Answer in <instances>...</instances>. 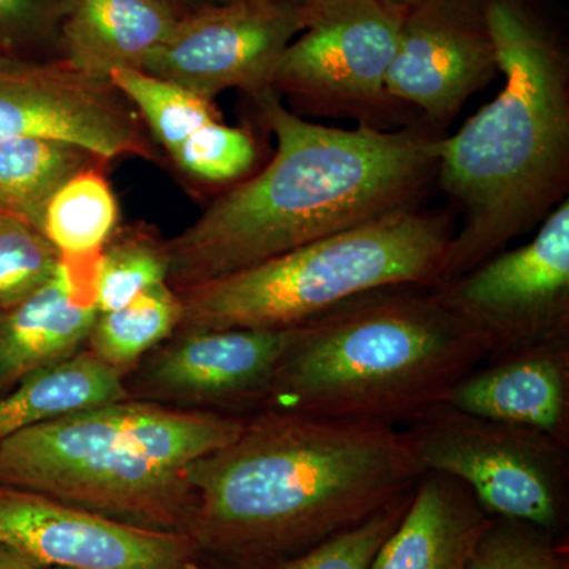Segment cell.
Wrapping results in <instances>:
<instances>
[{
	"instance_id": "d6986e66",
	"label": "cell",
	"mask_w": 569,
	"mask_h": 569,
	"mask_svg": "<svg viewBox=\"0 0 569 569\" xmlns=\"http://www.w3.org/2000/svg\"><path fill=\"white\" fill-rule=\"evenodd\" d=\"M132 399L126 377L89 350L21 378L0 396V441L73 411Z\"/></svg>"
},
{
	"instance_id": "44dd1931",
	"label": "cell",
	"mask_w": 569,
	"mask_h": 569,
	"mask_svg": "<svg viewBox=\"0 0 569 569\" xmlns=\"http://www.w3.org/2000/svg\"><path fill=\"white\" fill-rule=\"evenodd\" d=\"M181 299L167 282L156 284L129 305L99 313L89 335L88 350L127 378L181 323Z\"/></svg>"
},
{
	"instance_id": "d6a6232c",
	"label": "cell",
	"mask_w": 569,
	"mask_h": 569,
	"mask_svg": "<svg viewBox=\"0 0 569 569\" xmlns=\"http://www.w3.org/2000/svg\"><path fill=\"white\" fill-rule=\"evenodd\" d=\"M284 2L302 3V6H309V3L316 2V0H284Z\"/></svg>"
},
{
	"instance_id": "f1b7e54d",
	"label": "cell",
	"mask_w": 569,
	"mask_h": 569,
	"mask_svg": "<svg viewBox=\"0 0 569 569\" xmlns=\"http://www.w3.org/2000/svg\"><path fill=\"white\" fill-rule=\"evenodd\" d=\"M71 0H0V56L58 40Z\"/></svg>"
},
{
	"instance_id": "3957f363",
	"label": "cell",
	"mask_w": 569,
	"mask_h": 569,
	"mask_svg": "<svg viewBox=\"0 0 569 569\" xmlns=\"http://www.w3.org/2000/svg\"><path fill=\"white\" fill-rule=\"evenodd\" d=\"M486 14L505 82L441 138L436 182L460 216L441 282L503 252L568 198L567 51L526 0H486Z\"/></svg>"
},
{
	"instance_id": "52a82bcc",
	"label": "cell",
	"mask_w": 569,
	"mask_h": 569,
	"mask_svg": "<svg viewBox=\"0 0 569 569\" xmlns=\"http://www.w3.org/2000/svg\"><path fill=\"white\" fill-rule=\"evenodd\" d=\"M406 10L385 0L310 3L305 31L276 63L272 91L302 118L351 119L387 130L415 122L387 91Z\"/></svg>"
},
{
	"instance_id": "1f68e13d",
	"label": "cell",
	"mask_w": 569,
	"mask_h": 569,
	"mask_svg": "<svg viewBox=\"0 0 569 569\" xmlns=\"http://www.w3.org/2000/svg\"><path fill=\"white\" fill-rule=\"evenodd\" d=\"M385 2L392 3L397 7H408L410 3L417 2V0H385Z\"/></svg>"
},
{
	"instance_id": "d4e9b609",
	"label": "cell",
	"mask_w": 569,
	"mask_h": 569,
	"mask_svg": "<svg viewBox=\"0 0 569 569\" xmlns=\"http://www.w3.org/2000/svg\"><path fill=\"white\" fill-rule=\"evenodd\" d=\"M183 174L206 183L241 182L257 162L253 134L244 127L212 121L200 127L170 153Z\"/></svg>"
},
{
	"instance_id": "ac0fdd59",
	"label": "cell",
	"mask_w": 569,
	"mask_h": 569,
	"mask_svg": "<svg viewBox=\"0 0 569 569\" xmlns=\"http://www.w3.org/2000/svg\"><path fill=\"white\" fill-rule=\"evenodd\" d=\"M97 316L96 306L74 298L59 261L54 274L33 293L0 310V391L84 350Z\"/></svg>"
},
{
	"instance_id": "30bf717a",
	"label": "cell",
	"mask_w": 569,
	"mask_h": 569,
	"mask_svg": "<svg viewBox=\"0 0 569 569\" xmlns=\"http://www.w3.org/2000/svg\"><path fill=\"white\" fill-rule=\"evenodd\" d=\"M309 17L310 3H209L183 13L141 70L178 82L212 102L230 89L257 99L271 91L277 61L284 48L305 31Z\"/></svg>"
},
{
	"instance_id": "5b68a950",
	"label": "cell",
	"mask_w": 569,
	"mask_h": 569,
	"mask_svg": "<svg viewBox=\"0 0 569 569\" xmlns=\"http://www.w3.org/2000/svg\"><path fill=\"white\" fill-rule=\"evenodd\" d=\"M244 426L233 415L132 399L86 408L0 441V485L187 533L193 492L186 468L230 445Z\"/></svg>"
},
{
	"instance_id": "484cf974",
	"label": "cell",
	"mask_w": 569,
	"mask_h": 569,
	"mask_svg": "<svg viewBox=\"0 0 569 569\" xmlns=\"http://www.w3.org/2000/svg\"><path fill=\"white\" fill-rule=\"evenodd\" d=\"M61 253L39 228L0 211V310L17 306L58 269Z\"/></svg>"
},
{
	"instance_id": "603a6c76",
	"label": "cell",
	"mask_w": 569,
	"mask_h": 569,
	"mask_svg": "<svg viewBox=\"0 0 569 569\" xmlns=\"http://www.w3.org/2000/svg\"><path fill=\"white\" fill-rule=\"evenodd\" d=\"M108 78L129 100L153 141L162 146L168 156L200 127L220 119L212 100L178 82L134 69L114 70Z\"/></svg>"
},
{
	"instance_id": "5bb4252c",
	"label": "cell",
	"mask_w": 569,
	"mask_h": 569,
	"mask_svg": "<svg viewBox=\"0 0 569 569\" xmlns=\"http://www.w3.org/2000/svg\"><path fill=\"white\" fill-rule=\"evenodd\" d=\"M299 331L301 325L174 332L138 365L134 395L183 403L193 410L223 413L254 408L258 413L277 367Z\"/></svg>"
},
{
	"instance_id": "4fadbf2b",
	"label": "cell",
	"mask_w": 569,
	"mask_h": 569,
	"mask_svg": "<svg viewBox=\"0 0 569 569\" xmlns=\"http://www.w3.org/2000/svg\"><path fill=\"white\" fill-rule=\"evenodd\" d=\"M0 542L61 569H208L192 538L0 485Z\"/></svg>"
},
{
	"instance_id": "7402d4cb",
	"label": "cell",
	"mask_w": 569,
	"mask_h": 569,
	"mask_svg": "<svg viewBox=\"0 0 569 569\" xmlns=\"http://www.w3.org/2000/svg\"><path fill=\"white\" fill-rule=\"evenodd\" d=\"M102 164L71 178L44 209L41 233L61 257L102 252L118 231L119 204Z\"/></svg>"
},
{
	"instance_id": "7a4b0ae2",
	"label": "cell",
	"mask_w": 569,
	"mask_h": 569,
	"mask_svg": "<svg viewBox=\"0 0 569 569\" xmlns=\"http://www.w3.org/2000/svg\"><path fill=\"white\" fill-rule=\"evenodd\" d=\"M252 102L276 137L274 157L164 241L174 291L422 203L436 182L445 132L422 119L340 129L296 114L272 89Z\"/></svg>"
},
{
	"instance_id": "ba28073f",
	"label": "cell",
	"mask_w": 569,
	"mask_h": 569,
	"mask_svg": "<svg viewBox=\"0 0 569 569\" xmlns=\"http://www.w3.org/2000/svg\"><path fill=\"white\" fill-rule=\"evenodd\" d=\"M426 471L463 482L492 518L518 520L556 537L569 507V447L537 430L440 406L403 427Z\"/></svg>"
},
{
	"instance_id": "e0dca14e",
	"label": "cell",
	"mask_w": 569,
	"mask_h": 569,
	"mask_svg": "<svg viewBox=\"0 0 569 569\" xmlns=\"http://www.w3.org/2000/svg\"><path fill=\"white\" fill-rule=\"evenodd\" d=\"M183 13L171 0H71L59 28L61 59L103 78L141 70Z\"/></svg>"
},
{
	"instance_id": "2e32d148",
	"label": "cell",
	"mask_w": 569,
	"mask_h": 569,
	"mask_svg": "<svg viewBox=\"0 0 569 569\" xmlns=\"http://www.w3.org/2000/svg\"><path fill=\"white\" fill-rule=\"evenodd\" d=\"M490 520L463 482L426 471L370 569H467Z\"/></svg>"
},
{
	"instance_id": "9c48e42d",
	"label": "cell",
	"mask_w": 569,
	"mask_h": 569,
	"mask_svg": "<svg viewBox=\"0 0 569 569\" xmlns=\"http://www.w3.org/2000/svg\"><path fill=\"white\" fill-rule=\"evenodd\" d=\"M436 288L449 309L486 337L489 358L569 339L568 198L527 244Z\"/></svg>"
},
{
	"instance_id": "9a60e30c",
	"label": "cell",
	"mask_w": 569,
	"mask_h": 569,
	"mask_svg": "<svg viewBox=\"0 0 569 569\" xmlns=\"http://www.w3.org/2000/svg\"><path fill=\"white\" fill-rule=\"evenodd\" d=\"M443 406L569 447V339L486 359L460 378Z\"/></svg>"
},
{
	"instance_id": "f546056e",
	"label": "cell",
	"mask_w": 569,
	"mask_h": 569,
	"mask_svg": "<svg viewBox=\"0 0 569 569\" xmlns=\"http://www.w3.org/2000/svg\"><path fill=\"white\" fill-rule=\"evenodd\" d=\"M0 569H61L54 567H47V565L39 563L24 556L20 550L10 548V546L0 542Z\"/></svg>"
},
{
	"instance_id": "8992f818",
	"label": "cell",
	"mask_w": 569,
	"mask_h": 569,
	"mask_svg": "<svg viewBox=\"0 0 569 569\" xmlns=\"http://www.w3.org/2000/svg\"><path fill=\"white\" fill-rule=\"evenodd\" d=\"M456 227L455 211L408 206L186 288L176 332L291 328L377 288L438 284Z\"/></svg>"
},
{
	"instance_id": "6da1fadb",
	"label": "cell",
	"mask_w": 569,
	"mask_h": 569,
	"mask_svg": "<svg viewBox=\"0 0 569 569\" xmlns=\"http://www.w3.org/2000/svg\"><path fill=\"white\" fill-rule=\"evenodd\" d=\"M422 475L402 429L258 411L186 468L187 533L231 567L269 569L365 522Z\"/></svg>"
},
{
	"instance_id": "7c38bea8",
	"label": "cell",
	"mask_w": 569,
	"mask_h": 569,
	"mask_svg": "<svg viewBox=\"0 0 569 569\" xmlns=\"http://www.w3.org/2000/svg\"><path fill=\"white\" fill-rule=\"evenodd\" d=\"M498 73L486 0H417L406 10L389 97L443 132Z\"/></svg>"
},
{
	"instance_id": "4dcf8cb0",
	"label": "cell",
	"mask_w": 569,
	"mask_h": 569,
	"mask_svg": "<svg viewBox=\"0 0 569 569\" xmlns=\"http://www.w3.org/2000/svg\"><path fill=\"white\" fill-rule=\"evenodd\" d=\"M171 2H174L179 9L187 13V11L200 9V7L209 6V3L222 2V0H171Z\"/></svg>"
},
{
	"instance_id": "277c9868",
	"label": "cell",
	"mask_w": 569,
	"mask_h": 569,
	"mask_svg": "<svg viewBox=\"0 0 569 569\" xmlns=\"http://www.w3.org/2000/svg\"><path fill=\"white\" fill-rule=\"evenodd\" d=\"M489 355L436 284L377 288L301 325L260 411L403 429Z\"/></svg>"
},
{
	"instance_id": "4316f807",
	"label": "cell",
	"mask_w": 569,
	"mask_h": 569,
	"mask_svg": "<svg viewBox=\"0 0 569 569\" xmlns=\"http://www.w3.org/2000/svg\"><path fill=\"white\" fill-rule=\"evenodd\" d=\"M413 490L403 493L365 522L269 569H370L378 550L391 537L410 507Z\"/></svg>"
},
{
	"instance_id": "ffe728a7",
	"label": "cell",
	"mask_w": 569,
	"mask_h": 569,
	"mask_svg": "<svg viewBox=\"0 0 569 569\" xmlns=\"http://www.w3.org/2000/svg\"><path fill=\"white\" fill-rule=\"evenodd\" d=\"M104 162L71 142L44 138L0 141V211L13 213L40 230L51 198L71 178Z\"/></svg>"
},
{
	"instance_id": "8fae6325",
	"label": "cell",
	"mask_w": 569,
	"mask_h": 569,
	"mask_svg": "<svg viewBox=\"0 0 569 569\" xmlns=\"http://www.w3.org/2000/svg\"><path fill=\"white\" fill-rule=\"evenodd\" d=\"M44 138L103 160L159 159L140 116L110 78L63 59L0 56V141Z\"/></svg>"
},
{
	"instance_id": "cb8c5ba5",
	"label": "cell",
	"mask_w": 569,
	"mask_h": 569,
	"mask_svg": "<svg viewBox=\"0 0 569 569\" xmlns=\"http://www.w3.org/2000/svg\"><path fill=\"white\" fill-rule=\"evenodd\" d=\"M168 257L164 241L144 227L118 230L100 258L97 312L129 305L142 291L167 282Z\"/></svg>"
},
{
	"instance_id": "83f0119b",
	"label": "cell",
	"mask_w": 569,
	"mask_h": 569,
	"mask_svg": "<svg viewBox=\"0 0 569 569\" xmlns=\"http://www.w3.org/2000/svg\"><path fill=\"white\" fill-rule=\"evenodd\" d=\"M467 569H569L556 537L518 520L492 518Z\"/></svg>"
}]
</instances>
